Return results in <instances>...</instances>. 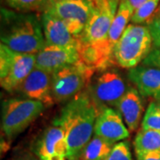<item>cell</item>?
<instances>
[{
    "instance_id": "25",
    "label": "cell",
    "mask_w": 160,
    "mask_h": 160,
    "mask_svg": "<svg viewBox=\"0 0 160 160\" xmlns=\"http://www.w3.org/2000/svg\"><path fill=\"white\" fill-rule=\"evenodd\" d=\"M153 39V47L160 48V19L155 20L148 25Z\"/></svg>"
},
{
    "instance_id": "17",
    "label": "cell",
    "mask_w": 160,
    "mask_h": 160,
    "mask_svg": "<svg viewBox=\"0 0 160 160\" xmlns=\"http://www.w3.org/2000/svg\"><path fill=\"white\" fill-rule=\"evenodd\" d=\"M133 12L134 9L128 0H120L118 11L109 32V44L112 53L114 52L115 46L127 28L128 22L132 20Z\"/></svg>"
},
{
    "instance_id": "28",
    "label": "cell",
    "mask_w": 160,
    "mask_h": 160,
    "mask_svg": "<svg viewBox=\"0 0 160 160\" xmlns=\"http://www.w3.org/2000/svg\"><path fill=\"white\" fill-rule=\"evenodd\" d=\"M146 1H147V0H128V2H129L130 5L132 6V8L134 9V11L142 6L143 3H145Z\"/></svg>"
},
{
    "instance_id": "20",
    "label": "cell",
    "mask_w": 160,
    "mask_h": 160,
    "mask_svg": "<svg viewBox=\"0 0 160 160\" xmlns=\"http://www.w3.org/2000/svg\"><path fill=\"white\" fill-rule=\"evenodd\" d=\"M159 2L160 0H147L134 11L132 22L139 25H149L159 6Z\"/></svg>"
},
{
    "instance_id": "29",
    "label": "cell",
    "mask_w": 160,
    "mask_h": 160,
    "mask_svg": "<svg viewBox=\"0 0 160 160\" xmlns=\"http://www.w3.org/2000/svg\"><path fill=\"white\" fill-rule=\"evenodd\" d=\"M158 19H160V5L158 6L157 11H156V12L154 13V16L152 18V21H151V22H153L155 20H158Z\"/></svg>"
},
{
    "instance_id": "30",
    "label": "cell",
    "mask_w": 160,
    "mask_h": 160,
    "mask_svg": "<svg viewBox=\"0 0 160 160\" xmlns=\"http://www.w3.org/2000/svg\"><path fill=\"white\" fill-rule=\"evenodd\" d=\"M154 99L156 100V101H158V102H160V94L157 95V96H155Z\"/></svg>"
},
{
    "instance_id": "2",
    "label": "cell",
    "mask_w": 160,
    "mask_h": 160,
    "mask_svg": "<svg viewBox=\"0 0 160 160\" xmlns=\"http://www.w3.org/2000/svg\"><path fill=\"white\" fill-rule=\"evenodd\" d=\"M97 104L88 92H81L68 102L52 123L65 132L67 160H78L86 144L94 133V125L100 113Z\"/></svg>"
},
{
    "instance_id": "21",
    "label": "cell",
    "mask_w": 160,
    "mask_h": 160,
    "mask_svg": "<svg viewBox=\"0 0 160 160\" xmlns=\"http://www.w3.org/2000/svg\"><path fill=\"white\" fill-rule=\"evenodd\" d=\"M51 0H6L12 9L22 12H44Z\"/></svg>"
},
{
    "instance_id": "22",
    "label": "cell",
    "mask_w": 160,
    "mask_h": 160,
    "mask_svg": "<svg viewBox=\"0 0 160 160\" xmlns=\"http://www.w3.org/2000/svg\"><path fill=\"white\" fill-rule=\"evenodd\" d=\"M142 129L160 131V102L152 101L146 109L142 122Z\"/></svg>"
},
{
    "instance_id": "24",
    "label": "cell",
    "mask_w": 160,
    "mask_h": 160,
    "mask_svg": "<svg viewBox=\"0 0 160 160\" xmlns=\"http://www.w3.org/2000/svg\"><path fill=\"white\" fill-rule=\"evenodd\" d=\"M142 63L146 67L160 69V48H153Z\"/></svg>"
},
{
    "instance_id": "1",
    "label": "cell",
    "mask_w": 160,
    "mask_h": 160,
    "mask_svg": "<svg viewBox=\"0 0 160 160\" xmlns=\"http://www.w3.org/2000/svg\"><path fill=\"white\" fill-rule=\"evenodd\" d=\"M120 0H106L86 23L78 40L80 60L94 70H106L114 64L109 32Z\"/></svg>"
},
{
    "instance_id": "13",
    "label": "cell",
    "mask_w": 160,
    "mask_h": 160,
    "mask_svg": "<svg viewBox=\"0 0 160 160\" xmlns=\"http://www.w3.org/2000/svg\"><path fill=\"white\" fill-rule=\"evenodd\" d=\"M36 152L40 160L67 159V142L62 128L52 123L41 135Z\"/></svg>"
},
{
    "instance_id": "27",
    "label": "cell",
    "mask_w": 160,
    "mask_h": 160,
    "mask_svg": "<svg viewBox=\"0 0 160 160\" xmlns=\"http://www.w3.org/2000/svg\"><path fill=\"white\" fill-rule=\"evenodd\" d=\"M80 1L84 2L85 4L90 6L92 9L95 12L97 11L98 9L102 6L106 0H80Z\"/></svg>"
},
{
    "instance_id": "12",
    "label": "cell",
    "mask_w": 160,
    "mask_h": 160,
    "mask_svg": "<svg viewBox=\"0 0 160 160\" xmlns=\"http://www.w3.org/2000/svg\"><path fill=\"white\" fill-rule=\"evenodd\" d=\"M17 92L29 99L39 101L46 107L55 103L52 96V75L38 68L30 72Z\"/></svg>"
},
{
    "instance_id": "26",
    "label": "cell",
    "mask_w": 160,
    "mask_h": 160,
    "mask_svg": "<svg viewBox=\"0 0 160 160\" xmlns=\"http://www.w3.org/2000/svg\"><path fill=\"white\" fill-rule=\"evenodd\" d=\"M137 160H160V149L136 155Z\"/></svg>"
},
{
    "instance_id": "7",
    "label": "cell",
    "mask_w": 160,
    "mask_h": 160,
    "mask_svg": "<svg viewBox=\"0 0 160 160\" xmlns=\"http://www.w3.org/2000/svg\"><path fill=\"white\" fill-rule=\"evenodd\" d=\"M37 54L24 53L0 45V84L3 89L12 92L27 78L36 65Z\"/></svg>"
},
{
    "instance_id": "6",
    "label": "cell",
    "mask_w": 160,
    "mask_h": 160,
    "mask_svg": "<svg viewBox=\"0 0 160 160\" xmlns=\"http://www.w3.org/2000/svg\"><path fill=\"white\" fill-rule=\"evenodd\" d=\"M94 69L80 60L52 75V96L54 102L71 101L90 83Z\"/></svg>"
},
{
    "instance_id": "3",
    "label": "cell",
    "mask_w": 160,
    "mask_h": 160,
    "mask_svg": "<svg viewBox=\"0 0 160 160\" xmlns=\"http://www.w3.org/2000/svg\"><path fill=\"white\" fill-rule=\"evenodd\" d=\"M1 44L19 52H39L46 46L39 16L1 8Z\"/></svg>"
},
{
    "instance_id": "11",
    "label": "cell",
    "mask_w": 160,
    "mask_h": 160,
    "mask_svg": "<svg viewBox=\"0 0 160 160\" xmlns=\"http://www.w3.org/2000/svg\"><path fill=\"white\" fill-rule=\"evenodd\" d=\"M94 134L116 144L118 142L127 139L130 132L118 110L112 108H104L100 111L95 121Z\"/></svg>"
},
{
    "instance_id": "16",
    "label": "cell",
    "mask_w": 160,
    "mask_h": 160,
    "mask_svg": "<svg viewBox=\"0 0 160 160\" xmlns=\"http://www.w3.org/2000/svg\"><path fill=\"white\" fill-rule=\"evenodd\" d=\"M127 76L143 97L160 94V69L137 66L129 69Z\"/></svg>"
},
{
    "instance_id": "5",
    "label": "cell",
    "mask_w": 160,
    "mask_h": 160,
    "mask_svg": "<svg viewBox=\"0 0 160 160\" xmlns=\"http://www.w3.org/2000/svg\"><path fill=\"white\" fill-rule=\"evenodd\" d=\"M46 106L31 99H10L2 103L1 128L9 140L18 136L45 110Z\"/></svg>"
},
{
    "instance_id": "19",
    "label": "cell",
    "mask_w": 160,
    "mask_h": 160,
    "mask_svg": "<svg viewBox=\"0 0 160 160\" xmlns=\"http://www.w3.org/2000/svg\"><path fill=\"white\" fill-rule=\"evenodd\" d=\"M136 155L160 149V131L141 129L133 142Z\"/></svg>"
},
{
    "instance_id": "23",
    "label": "cell",
    "mask_w": 160,
    "mask_h": 160,
    "mask_svg": "<svg viewBox=\"0 0 160 160\" xmlns=\"http://www.w3.org/2000/svg\"><path fill=\"white\" fill-rule=\"evenodd\" d=\"M105 160H132L130 145L128 142L116 143L111 152Z\"/></svg>"
},
{
    "instance_id": "18",
    "label": "cell",
    "mask_w": 160,
    "mask_h": 160,
    "mask_svg": "<svg viewBox=\"0 0 160 160\" xmlns=\"http://www.w3.org/2000/svg\"><path fill=\"white\" fill-rule=\"evenodd\" d=\"M114 145L94 134L84 148L78 160H105Z\"/></svg>"
},
{
    "instance_id": "4",
    "label": "cell",
    "mask_w": 160,
    "mask_h": 160,
    "mask_svg": "<svg viewBox=\"0 0 160 160\" xmlns=\"http://www.w3.org/2000/svg\"><path fill=\"white\" fill-rule=\"evenodd\" d=\"M153 46V39L148 25L129 24L116 45L113 58L123 69H132L142 62Z\"/></svg>"
},
{
    "instance_id": "10",
    "label": "cell",
    "mask_w": 160,
    "mask_h": 160,
    "mask_svg": "<svg viewBox=\"0 0 160 160\" xmlns=\"http://www.w3.org/2000/svg\"><path fill=\"white\" fill-rule=\"evenodd\" d=\"M79 61L80 54L78 46L46 45L37 53L35 68L52 75Z\"/></svg>"
},
{
    "instance_id": "15",
    "label": "cell",
    "mask_w": 160,
    "mask_h": 160,
    "mask_svg": "<svg viewBox=\"0 0 160 160\" xmlns=\"http://www.w3.org/2000/svg\"><path fill=\"white\" fill-rule=\"evenodd\" d=\"M116 108L125 120L129 131H136L144 110L142 98L137 89L129 87Z\"/></svg>"
},
{
    "instance_id": "14",
    "label": "cell",
    "mask_w": 160,
    "mask_h": 160,
    "mask_svg": "<svg viewBox=\"0 0 160 160\" xmlns=\"http://www.w3.org/2000/svg\"><path fill=\"white\" fill-rule=\"evenodd\" d=\"M46 45L59 46H78V40L69 32L66 24L55 15L45 11L40 15Z\"/></svg>"
},
{
    "instance_id": "9",
    "label": "cell",
    "mask_w": 160,
    "mask_h": 160,
    "mask_svg": "<svg viewBox=\"0 0 160 160\" xmlns=\"http://www.w3.org/2000/svg\"><path fill=\"white\" fill-rule=\"evenodd\" d=\"M46 11L66 24L69 32L78 38L94 11L80 0H51Z\"/></svg>"
},
{
    "instance_id": "8",
    "label": "cell",
    "mask_w": 160,
    "mask_h": 160,
    "mask_svg": "<svg viewBox=\"0 0 160 160\" xmlns=\"http://www.w3.org/2000/svg\"><path fill=\"white\" fill-rule=\"evenodd\" d=\"M128 88L120 72L116 69H108L94 81L90 94L98 108L102 110V106L116 108Z\"/></svg>"
},
{
    "instance_id": "31",
    "label": "cell",
    "mask_w": 160,
    "mask_h": 160,
    "mask_svg": "<svg viewBox=\"0 0 160 160\" xmlns=\"http://www.w3.org/2000/svg\"><path fill=\"white\" fill-rule=\"evenodd\" d=\"M27 160H37V159H34V158H32V159H27Z\"/></svg>"
}]
</instances>
